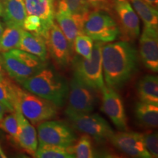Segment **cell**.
Instances as JSON below:
<instances>
[{"mask_svg": "<svg viewBox=\"0 0 158 158\" xmlns=\"http://www.w3.org/2000/svg\"><path fill=\"white\" fill-rule=\"evenodd\" d=\"M101 54L105 81L114 89L123 86L137 70V51L127 41L102 44Z\"/></svg>", "mask_w": 158, "mask_h": 158, "instance_id": "cell-1", "label": "cell"}, {"mask_svg": "<svg viewBox=\"0 0 158 158\" xmlns=\"http://www.w3.org/2000/svg\"><path fill=\"white\" fill-rule=\"evenodd\" d=\"M21 85L24 89L48 100L57 107L64 106L68 97V82L58 72L50 67H45L24 81Z\"/></svg>", "mask_w": 158, "mask_h": 158, "instance_id": "cell-2", "label": "cell"}, {"mask_svg": "<svg viewBox=\"0 0 158 158\" xmlns=\"http://www.w3.org/2000/svg\"><path fill=\"white\" fill-rule=\"evenodd\" d=\"M0 56L8 76L21 84L47 66L39 57L18 48L1 53Z\"/></svg>", "mask_w": 158, "mask_h": 158, "instance_id": "cell-3", "label": "cell"}, {"mask_svg": "<svg viewBox=\"0 0 158 158\" xmlns=\"http://www.w3.org/2000/svg\"><path fill=\"white\" fill-rule=\"evenodd\" d=\"M15 105L29 122L38 125L43 122L52 119L57 115V106L48 100L23 89L14 85Z\"/></svg>", "mask_w": 158, "mask_h": 158, "instance_id": "cell-4", "label": "cell"}, {"mask_svg": "<svg viewBox=\"0 0 158 158\" xmlns=\"http://www.w3.org/2000/svg\"><path fill=\"white\" fill-rule=\"evenodd\" d=\"M102 42L94 43L92 56L89 59L76 56L73 60L74 76L95 90L101 89L104 85L102 76Z\"/></svg>", "mask_w": 158, "mask_h": 158, "instance_id": "cell-5", "label": "cell"}, {"mask_svg": "<svg viewBox=\"0 0 158 158\" xmlns=\"http://www.w3.org/2000/svg\"><path fill=\"white\" fill-rule=\"evenodd\" d=\"M83 32L93 40L113 42L119 36L117 23L106 11L95 10L86 15L83 24Z\"/></svg>", "mask_w": 158, "mask_h": 158, "instance_id": "cell-6", "label": "cell"}, {"mask_svg": "<svg viewBox=\"0 0 158 158\" xmlns=\"http://www.w3.org/2000/svg\"><path fill=\"white\" fill-rule=\"evenodd\" d=\"M65 115L75 129L102 143L110 139L114 132L101 116L98 114H76L65 111Z\"/></svg>", "mask_w": 158, "mask_h": 158, "instance_id": "cell-7", "label": "cell"}, {"mask_svg": "<svg viewBox=\"0 0 158 158\" xmlns=\"http://www.w3.org/2000/svg\"><path fill=\"white\" fill-rule=\"evenodd\" d=\"M67 99L68 106L65 111L89 114L95 107L98 95L95 89L73 76L69 85Z\"/></svg>", "mask_w": 158, "mask_h": 158, "instance_id": "cell-8", "label": "cell"}, {"mask_svg": "<svg viewBox=\"0 0 158 158\" xmlns=\"http://www.w3.org/2000/svg\"><path fill=\"white\" fill-rule=\"evenodd\" d=\"M39 143L52 144L68 147L77 141L72 128L59 121H45L37 125Z\"/></svg>", "mask_w": 158, "mask_h": 158, "instance_id": "cell-9", "label": "cell"}, {"mask_svg": "<svg viewBox=\"0 0 158 158\" xmlns=\"http://www.w3.org/2000/svg\"><path fill=\"white\" fill-rule=\"evenodd\" d=\"M47 51L59 67L68 66L72 60L71 45L57 23L53 22L45 37Z\"/></svg>", "mask_w": 158, "mask_h": 158, "instance_id": "cell-10", "label": "cell"}, {"mask_svg": "<svg viewBox=\"0 0 158 158\" xmlns=\"http://www.w3.org/2000/svg\"><path fill=\"white\" fill-rule=\"evenodd\" d=\"M100 90L102 97V110L118 130H126L127 117L122 98L116 89L106 85H103Z\"/></svg>", "mask_w": 158, "mask_h": 158, "instance_id": "cell-11", "label": "cell"}, {"mask_svg": "<svg viewBox=\"0 0 158 158\" xmlns=\"http://www.w3.org/2000/svg\"><path fill=\"white\" fill-rule=\"evenodd\" d=\"M110 141L118 150L133 157H152L145 147L143 134L135 132H120L114 133Z\"/></svg>", "mask_w": 158, "mask_h": 158, "instance_id": "cell-12", "label": "cell"}, {"mask_svg": "<svg viewBox=\"0 0 158 158\" xmlns=\"http://www.w3.org/2000/svg\"><path fill=\"white\" fill-rule=\"evenodd\" d=\"M112 6L119 22V30L127 38H137L140 34L139 18L130 2L128 0H112Z\"/></svg>", "mask_w": 158, "mask_h": 158, "instance_id": "cell-13", "label": "cell"}, {"mask_svg": "<svg viewBox=\"0 0 158 158\" xmlns=\"http://www.w3.org/2000/svg\"><path fill=\"white\" fill-rule=\"evenodd\" d=\"M139 53L141 61L147 69L154 73L158 71L157 29L144 27L140 37Z\"/></svg>", "mask_w": 158, "mask_h": 158, "instance_id": "cell-14", "label": "cell"}, {"mask_svg": "<svg viewBox=\"0 0 158 158\" xmlns=\"http://www.w3.org/2000/svg\"><path fill=\"white\" fill-rule=\"evenodd\" d=\"M14 111L19 126L16 143L26 152L34 156L38 146L37 131L34 126L23 115L17 105L14 106Z\"/></svg>", "mask_w": 158, "mask_h": 158, "instance_id": "cell-15", "label": "cell"}, {"mask_svg": "<svg viewBox=\"0 0 158 158\" xmlns=\"http://www.w3.org/2000/svg\"><path fill=\"white\" fill-rule=\"evenodd\" d=\"M86 15H75L64 12H54V19H56V23L68 39L72 48L76 37L84 33L83 24Z\"/></svg>", "mask_w": 158, "mask_h": 158, "instance_id": "cell-16", "label": "cell"}, {"mask_svg": "<svg viewBox=\"0 0 158 158\" xmlns=\"http://www.w3.org/2000/svg\"><path fill=\"white\" fill-rule=\"evenodd\" d=\"M27 15L38 16L48 31L54 21V0H23Z\"/></svg>", "mask_w": 158, "mask_h": 158, "instance_id": "cell-17", "label": "cell"}, {"mask_svg": "<svg viewBox=\"0 0 158 158\" xmlns=\"http://www.w3.org/2000/svg\"><path fill=\"white\" fill-rule=\"evenodd\" d=\"M17 48L35 55L43 61L46 62L48 51L45 40L40 35L23 30L21 41Z\"/></svg>", "mask_w": 158, "mask_h": 158, "instance_id": "cell-18", "label": "cell"}, {"mask_svg": "<svg viewBox=\"0 0 158 158\" xmlns=\"http://www.w3.org/2000/svg\"><path fill=\"white\" fill-rule=\"evenodd\" d=\"M2 15L6 25H15L23 27L27 16L23 0H4Z\"/></svg>", "mask_w": 158, "mask_h": 158, "instance_id": "cell-19", "label": "cell"}, {"mask_svg": "<svg viewBox=\"0 0 158 158\" xmlns=\"http://www.w3.org/2000/svg\"><path fill=\"white\" fill-rule=\"evenodd\" d=\"M138 94L141 102L158 106V78L155 76H144L138 84Z\"/></svg>", "mask_w": 158, "mask_h": 158, "instance_id": "cell-20", "label": "cell"}, {"mask_svg": "<svg viewBox=\"0 0 158 158\" xmlns=\"http://www.w3.org/2000/svg\"><path fill=\"white\" fill-rule=\"evenodd\" d=\"M133 8L144 23V27L157 29V8L152 7L143 0H128Z\"/></svg>", "mask_w": 158, "mask_h": 158, "instance_id": "cell-21", "label": "cell"}, {"mask_svg": "<svg viewBox=\"0 0 158 158\" xmlns=\"http://www.w3.org/2000/svg\"><path fill=\"white\" fill-rule=\"evenodd\" d=\"M135 116L143 127L155 128L158 124V106L139 102L135 106Z\"/></svg>", "mask_w": 158, "mask_h": 158, "instance_id": "cell-22", "label": "cell"}, {"mask_svg": "<svg viewBox=\"0 0 158 158\" xmlns=\"http://www.w3.org/2000/svg\"><path fill=\"white\" fill-rule=\"evenodd\" d=\"M24 29L15 25H7L0 37V52L17 48Z\"/></svg>", "mask_w": 158, "mask_h": 158, "instance_id": "cell-23", "label": "cell"}, {"mask_svg": "<svg viewBox=\"0 0 158 158\" xmlns=\"http://www.w3.org/2000/svg\"><path fill=\"white\" fill-rule=\"evenodd\" d=\"M54 12L84 15L90 11L87 0H54Z\"/></svg>", "mask_w": 158, "mask_h": 158, "instance_id": "cell-24", "label": "cell"}, {"mask_svg": "<svg viewBox=\"0 0 158 158\" xmlns=\"http://www.w3.org/2000/svg\"><path fill=\"white\" fill-rule=\"evenodd\" d=\"M34 157L37 158H74L75 156L69 151L68 147L39 143Z\"/></svg>", "mask_w": 158, "mask_h": 158, "instance_id": "cell-25", "label": "cell"}, {"mask_svg": "<svg viewBox=\"0 0 158 158\" xmlns=\"http://www.w3.org/2000/svg\"><path fill=\"white\" fill-rule=\"evenodd\" d=\"M68 149L75 157L92 158L95 157L90 136L87 134L82 135L77 143L75 142L74 144L68 147Z\"/></svg>", "mask_w": 158, "mask_h": 158, "instance_id": "cell-26", "label": "cell"}, {"mask_svg": "<svg viewBox=\"0 0 158 158\" xmlns=\"http://www.w3.org/2000/svg\"><path fill=\"white\" fill-rule=\"evenodd\" d=\"M14 85L9 77L0 82V102L7 108L9 112L14 111Z\"/></svg>", "mask_w": 158, "mask_h": 158, "instance_id": "cell-27", "label": "cell"}, {"mask_svg": "<svg viewBox=\"0 0 158 158\" xmlns=\"http://www.w3.org/2000/svg\"><path fill=\"white\" fill-rule=\"evenodd\" d=\"M93 46V40L88 35L83 33L76 37L73 48H74L75 51L78 56L84 57L86 59H89L92 56Z\"/></svg>", "mask_w": 158, "mask_h": 158, "instance_id": "cell-28", "label": "cell"}, {"mask_svg": "<svg viewBox=\"0 0 158 158\" xmlns=\"http://www.w3.org/2000/svg\"><path fill=\"white\" fill-rule=\"evenodd\" d=\"M23 29L24 30L32 32L33 34L40 35L44 37L47 31L43 27L42 21L38 16L34 15H28L23 21Z\"/></svg>", "mask_w": 158, "mask_h": 158, "instance_id": "cell-29", "label": "cell"}, {"mask_svg": "<svg viewBox=\"0 0 158 158\" xmlns=\"http://www.w3.org/2000/svg\"><path fill=\"white\" fill-rule=\"evenodd\" d=\"M0 128L10 135L11 137L16 142L19 126H18V120L15 111L11 112V114L8 115L3 116V118L0 120Z\"/></svg>", "mask_w": 158, "mask_h": 158, "instance_id": "cell-30", "label": "cell"}, {"mask_svg": "<svg viewBox=\"0 0 158 158\" xmlns=\"http://www.w3.org/2000/svg\"><path fill=\"white\" fill-rule=\"evenodd\" d=\"M143 141L147 151L151 154L152 157H158V138L157 133H147L143 134Z\"/></svg>", "mask_w": 158, "mask_h": 158, "instance_id": "cell-31", "label": "cell"}, {"mask_svg": "<svg viewBox=\"0 0 158 158\" xmlns=\"http://www.w3.org/2000/svg\"><path fill=\"white\" fill-rule=\"evenodd\" d=\"M90 7L98 10L110 11L112 7V2L109 0H87Z\"/></svg>", "mask_w": 158, "mask_h": 158, "instance_id": "cell-32", "label": "cell"}, {"mask_svg": "<svg viewBox=\"0 0 158 158\" xmlns=\"http://www.w3.org/2000/svg\"><path fill=\"white\" fill-rule=\"evenodd\" d=\"M8 76L7 73L4 68L2 62V59H1V56H0V82L3 81L5 79H6Z\"/></svg>", "mask_w": 158, "mask_h": 158, "instance_id": "cell-33", "label": "cell"}, {"mask_svg": "<svg viewBox=\"0 0 158 158\" xmlns=\"http://www.w3.org/2000/svg\"><path fill=\"white\" fill-rule=\"evenodd\" d=\"M6 112H9L8 110L7 109V108L3 104H2L0 102V120L3 118V116H5V114Z\"/></svg>", "mask_w": 158, "mask_h": 158, "instance_id": "cell-34", "label": "cell"}, {"mask_svg": "<svg viewBox=\"0 0 158 158\" xmlns=\"http://www.w3.org/2000/svg\"><path fill=\"white\" fill-rule=\"evenodd\" d=\"M145 1L146 2L149 4L152 7H155V8H157V6H158V0H143Z\"/></svg>", "mask_w": 158, "mask_h": 158, "instance_id": "cell-35", "label": "cell"}, {"mask_svg": "<svg viewBox=\"0 0 158 158\" xmlns=\"http://www.w3.org/2000/svg\"><path fill=\"white\" fill-rule=\"evenodd\" d=\"M2 11H3L2 2L0 1V16H2Z\"/></svg>", "mask_w": 158, "mask_h": 158, "instance_id": "cell-36", "label": "cell"}, {"mask_svg": "<svg viewBox=\"0 0 158 158\" xmlns=\"http://www.w3.org/2000/svg\"><path fill=\"white\" fill-rule=\"evenodd\" d=\"M3 30H4V27H3L2 24L1 23V22H0V37H1L2 34Z\"/></svg>", "mask_w": 158, "mask_h": 158, "instance_id": "cell-37", "label": "cell"}, {"mask_svg": "<svg viewBox=\"0 0 158 158\" xmlns=\"http://www.w3.org/2000/svg\"><path fill=\"white\" fill-rule=\"evenodd\" d=\"M0 157H5V156H4V154H3V152H2V151L1 148H0Z\"/></svg>", "mask_w": 158, "mask_h": 158, "instance_id": "cell-38", "label": "cell"}]
</instances>
